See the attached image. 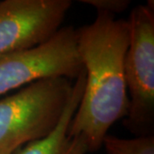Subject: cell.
I'll list each match as a JSON object with an SVG mask.
<instances>
[{
	"instance_id": "1",
	"label": "cell",
	"mask_w": 154,
	"mask_h": 154,
	"mask_svg": "<svg viewBox=\"0 0 154 154\" xmlns=\"http://www.w3.org/2000/svg\"><path fill=\"white\" fill-rule=\"evenodd\" d=\"M76 34L85 85L68 133L71 136L81 135L88 152H93L102 146L110 127L129 113L124 73L128 20L97 12L93 22L76 28Z\"/></svg>"
},
{
	"instance_id": "2",
	"label": "cell",
	"mask_w": 154,
	"mask_h": 154,
	"mask_svg": "<svg viewBox=\"0 0 154 154\" xmlns=\"http://www.w3.org/2000/svg\"><path fill=\"white\" fill-rule=\"evenodd\" d=\"M71 80L49 78L0 99V153L42 139L57 126L72 92Z\"/></svg>"
},
{
	"instance_id": "3",
	"label": "cell",
	"mask_w": 154,
	"mask_h": 154,
	"mask_svg": "<svg viewBox=\"0 0 154 154\" xmlns=\"http://www.w3.org/2000/svg\"><path fill=\"white\" fill-rule=\"evenodd\" d=\"M127 20L124 73L130 108L124 124L144 136L150 135L154 124V2L136 5Z\"/></svg>"
},
{
	"instance_id": "4",
	"label": "cell",
	"mask_w": 154,
	"mask_h": 154,
	"mask_svg": "<svg viewBox=\"0 0 154 154\" xmlns=\"http://www.w3.org/2000/svg\"><path fill=\"white\" fill-rule=\"evenodd\" d=\"M82 71L76 28L61 27L42 44L0 58V95L43 79L75 80Z\"/></svg>"
},
{
	"instance_id": "5",
	"label": "cell",
	"mask_w": 154,
	"mask_h": 154,
	"mask_svg": "<svg viewBox=\"0 0 154 154\" xmlns=\"http://www.w3.org/2000/svg\"><path fill=\"white\" fill-rule=\"evenodd\" d=\"M71 5L70 0L0 1V58L47 41Z\"/></svg>"
},
{
	"instance_id": "6",
	"label": "cell",
	"mask_w": 154,
	"mask_h": 154,
	"mask_svg": "<svg viewBox=\"0 0 154 154\" xmlns=\"http://www.w3.org/2000/svg\"><path fill=\"white\" fill-rule=\"evenodd\" d=\"M85 85V73L82 71L75 79L69 101L60 121L50 134L42 139L27 143L12 154H86L87 145L81 135L71 136L68 133L70 122L79 106Z\"/></svg>"
},
{
	"instance_id": "7",
	"label": "cell",
	"mask_w": 154,
	"mask_h": 154,
	"mask_svg": "<svg viewBox=\"0 0 154 154\" xmlns=\"http://www.w3.org/2000/svg\"><path fill=\"white\" fill-rule=\"evenodd\" d=\"M102 146L107 154H154V137L151 134L125 139L107 134Z\"/></svg>"
},
{
	"instance_id": "8",
	"label": "cell",
	"mask_w": 154,
	"mask_h": 154,
	"mask_svg": "<svg viewBox=\"0 0 154 154\" xmlns=\"http://www.w3.org/2000/svg\"><path fill=\"white\" fill-rule=\"evenodd\" d=\"M79 2L93 6L98 12H106L113 15L122 13L130 4L129 0H79Z\"/></svg>"
},
{
	"instance_id": "9",
	"label": "cell",
	"mask_w": 154,
	"mask_h": 154,
	"mask_svg": "<svg viewBox=\"0 0 154 154\" xmlns=\"http://www.w3.org/2000/svg\"><path fill=\"white\" fill-rule=\"evenodd\" d=\"M0 154H12L11 152H2V153H0Z\"/></svg>"
}]
</instances>
